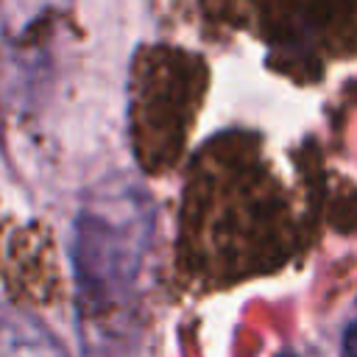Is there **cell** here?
Returning a JSON list of instances; mask_svg holds the SVG:
<instances>
[{
    "mask_svg": "<svg viewBox=\"0 0 357 357\" xmlns=\"http://www.w3.org/2000/svg\"><path fill=\"white\" fill-rule=\"evenodd\" d=\"M343 357H357V315L343 329Z\"/></svg>",
    "mask_w": 357,
    "mask_h": 357,
    "instance_id": "obj_4",
    "label": "cell"
},
{
    "mask_svg": "<svg viewBox=\"0 0 357 357\" xmlns=\"http://www.w3.org/2000/svg\"><path fill=\"white\" fill-rule=\"evenodd\" d=\"M151 226L148 195L131 187L81 206L73 223L70 254L78 301L86 315H114L131 304L142 276Z\"/></svg>",
    "mask_w": 357,
    "mask_h": 357,
    "instance_id": "obj_1",
    "label": "cell"
},
{
    "mask_svg": "<svg viewBox=\"0 0 357 357\" xmlns=\"http://www.w3.org/2000/svg\"><path fill=\"white\" fill-rule=\"evenodd\" d=\"M276 357H298V354H293V351H282V354H276Z\"/></svg>",
    "mask_w": 357,
    "mask_h": 357,
    "instance_id": "obj_5",
    "label": "cell"
},
{
    "mask_svg": "<svg viewBox=\"0 0 357 357\" xmlns=\"http://www.w3.org/2000/svg\"><path fill=\"white\" fill-rule=\"evenodd\" d=\"M0 357H70V354L36 318L0 304Z\"/></svg>",
    "mask_w": 357,
    "mask_h": 357,
    "instance_id": "obj_2",
    "label": "cell"
},
{
    "mask_svg": "<svg viewBox=\"0 0 357 357\" xmlns=\"http://www.w3.org/2000/svg\"><path fill=\"white\" fill-rule=\"evenodd\" d=\"M67 6L70 0H0V20L6 22V28L20 33Z\"/></svg>",
    "mask_w": 357,
    "mask_h": 357,
    "instance_id": "obj_3",
    "label": "cell"
}]
</instances>
